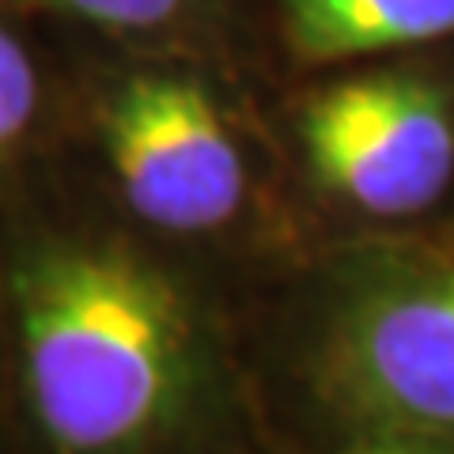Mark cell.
Returning <instances> with one entry per match:
<instances>
[{"label": "cell", "mask_w": 454, "mask_h": 454, "mask_svg": "<svg viewBox=\"0 0 454 454\" xmlns=\"http://www.w3.org/2000/svg\"><path fill=\"white\" fill-rule=\"evenodd\" d=\"M292 140L325 205L402 227L454 197V73L379 65L310 88L292 110Z\"/></svg>", "instance_id": "obj_4"}, {"label": "cell", "mask_w": 454, "mask_h": 454, "mask_svg": "<svg viewBox=\"0 0 454 454\" xmlns=\"http://www.w3.org/2000/svg\"><path fill=\"white\" fill-rule=\"evenodd\" d=\"M31 4L129 42H148L178 31L193 12V0H31Z\"/></svg>", "instance_id": "obj_7"}, {"label": "cell", "mask_w": 454, "mask_h": 454, "mask_svg": "<svg viewBox=\"0 0 454 454\" xmlns=\"http://www.w3.org/2000/svg\"><path fill=\"white\" fill-rule=\"evenodd\" d=\"M265 454H454V435H413V432H340L315 435L307 443L273 447Z\"/></svg>", "instance_id": "obj_8"}, {"label": "cell", "mask_w": 454, "mask_h": 454, "mask_svg": "<svg viewBox=\"0 0 454 454\" xmlns=\"http://www.w3.org/2000/svg\"><path fill=\"white\" fill-rule=\"evenodd\" d=\"M277 356L322 435H454V231L322 254L277 322Z\"/></svg>", "instance_id": "obj_2"}, {"label": "cell", "mask_w": 454, "mask_h": 454, "mask_svg": "<svg viewBox=\"0 0 454 454\" xmlns=\"http://www.w3.org/2000/svg\"><path fill=\"white\" fill-rule=\"evenodd\" d=\"M98 197L175 250L231 243L262 208L258 152L235 103L170 57L114 65L80 98Z\"/></svg>", "instance_id": "obj_3"}, {"label": "cell", "mask_w": 454, "mask_h": 454, "mask_svg": "<svg viewBox=\"0 0 454 454\" xmlns=\"http://www.w3.org/2000/svg\"><path fill=\"white\" fill-rule=\"evenodd\" d=\"M0 454H16V435H12V417H8V390H4V360H0Z\"/></svg>", "instance_id": "obj_9"}, {"label": "cell", "mask_w": 454, "mask_h": 454, "mask_svg": "<svg viewBox=\"0 0 454 454\" xmlns=\"http://www.w3.org/2000/svg\"><path fill=\"white\" fill-rule=\"evenodd\" d=\"M57 95L42 57L12 20L0 16V190L27 178L53 133Z\"/></svg>", "instance_id": "obj_6"}, {"label": "cell", "mask_w": 454, "mask_h": 454, "mask_svg": "<svg viewBox=\"0 0 454 454\" xmlns=\"http://www.w3.org/2000/svg\"><path fill=\"white\" fill-rule=\"evenodd\" d=\"M98 205L0 190V360L16 454H265L235 310Z\"/></svg>", "instance_id": "obj_1"}, {"label": "cell", "mask_w": 454, "mask_h": 454, "mask_svg": "<svg viewBox=\"0 0 454 454\" xmlns=\"http://www.w3.org/2000/svg\"><path fill=\"white\" fill-rule=\"evenodd\" d=\"M284 46L303 65H348L454 38V0H277Z\"/></svg>", "instance_id": "obj_5"}]
</instances>
